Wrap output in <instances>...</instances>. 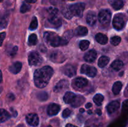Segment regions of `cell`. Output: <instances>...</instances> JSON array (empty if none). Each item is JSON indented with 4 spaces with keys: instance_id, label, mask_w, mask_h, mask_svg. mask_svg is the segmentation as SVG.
<instances>
[{
    "instance_id": "13",
    "label": "cell",
    "mask_w": 128,
    "mask_h": 127,
    "mask_svg": "<svg viewBox=\"0 0 128 127\" xmlns=\"http://www.w3.org/2000/svg\"><path fill=\"white\" fill-rule=\"evenodd\" d=\"M120 107V103L118 101H112L107 105V112L110 115L112 114L119 109Z\"/></svg>"
},
{
    "instance_id": "9",
    "label": "cell",
    "mask_w": 128,
    "mask_h": 127,
    "mask_svg": "<svg viewBox=\"0 0 128 127\" xmlns=\"http://www.w3.org/2000/svg\"><path fill=\"white\" fill-rule=\"evenodd\" d=\"M27 123L31 127H37L39 125V117L35 113H30L26 117Z\"/></svg>"
},
{
    "instance_id": "22",
    "label": "cell",
    "mask_w": 128,
    "mask_h": 127,
    "mask_svg": "<svg viewBox=\"0 0 128 127\" xmlns=\"http://www.w3.org/2000/svg\"><path fill=\"white\" fill-rule=\"evenodd\" d=\"M95 38H96V41L98 43L101 44L102 45L106 44L108 42V38L107 36L102 33L97 34L95 36Z\"/></svg>"
},
{
    "instance_id": "4",
    "label": "cell",
    "mask_w": 128,
    "mask_h": 127,
    "mask_svg": "<svg viewBox=\"0 0 128 127\" xmlns=\"http://www.w3.org/2000/svg\"><path fill=\"white\" fill-rule=\"evenodd\" d=\"M126 22V17L124 14L118 13L114 17L112 26L118 31L122 30L124 27Z\"/></svg>"
},
{
    "instance_id": "46",
    "label": "cell",
    "mask_w": 128,
    "mask_h": 127,
    "mask_svg": "<svg viewBox=\"0 0 128 127\" xmlns=\"http://www.w3.org/2000/svg\"><path fill=\"white\" fill-rule=\"evenodd\" d=\"M88 114H90V115L92 114V111H91V110H88Z\"/></svg>"
},
{
    "instance_id": "39",
    "label": "cell",
    "mask_w": 128,
    "mask_h": 127,
    "mask_svg": "<svg viewBox=\"0 0 128 127\" xmlns=\"http://www.w3.org/2000/svg\"><path fill=\"white\" fill-rule=\"evenodd\" d=\"M5 36H6V33L5 32H2L1 34V46L2 45L4 39L5 38Z\"/></svg>"
},
{
    "instance_id": "36",
    "label": "cell",
    "mask_w": 128,
    "mask_h": 127,
    "mask_svg": "<svg viewBox=\"0 0 128 127\" xmlns=\"http://www.w3.org/2000/svg\"><path fill=\"white\" fill-rule=\"evenodd\" d=\"M48 96L47 93H46V92H41L38 95V98L41 101L46 100L48 99Z\"/></svg>"
},
{
    "instance_id": "1",
    "label": "cell",
    "mask_w": 128,
    "mask_h": 127,
    "mask_svg": "<svg viewBox=\"0 0 128 127\" xmlns=\"http://www.w3.org/2000/svg\"><path fill=\"white\" fill-rule=\"evenodd\" d=\"M53 73V69L50 66H44L36 70L34 73V82L35 85L40 88L45 87L48 84Z\"/></svg>"
},
{
    "instance_id": "19",
    "label": "cell",
    "mask_w": 128,
    "mask_h": 127,
    "mask_svg": "<svg viewBox=\"0 0 128 127\" xmlns=\"http://www.w3.org/2000/svg\"><path fill=\"white\" fill-rule=\"evenodd\" d=\"M109 3L116 10L120 9L124 6V1L122 0H109Z\"/></svg>"
},
{
    "instance_id": "8",
    "label": "cell",
    "mask_w": 128,
    "mask_h": 127,
    "mask_svg": "<svg viewBox=\"0 0 128 127\" xmlns=\"http://www.w3.org/2000/svg\"><path fill=\"white\" fill-rule=\"evenodd\" d=\"M50 59L51 61L56 63L62 62L66 60L64 56L60 51H56L52 52L50 56Z\"/></svg>"
},
{
    "instance_id": "50",
    "label": "cell",
    "mask_w": 128,
    "mask_h": 127,
    "mask_svg": "<svg viewBox=\"0 0 128 127\" xmlns=\"http://www.w3.org/2000/svg\"><path fill=\"white\" fill-rule=\"evenodd\" d=\"M1 2H2V0H1Z\"/></svg>"
},
{
    "instance_id": "10",
    "label": "cell",
    "mask_w": 128,
    "mask_h": 127,
    "mask_svg": "<svg viewBox=\"0 0 128 127\" xmlns=\"http://www.w3.org/2000/svg\"><path fill=\"white\" fill-rule=\"evenodd\" d=\"M69 82L67 80H61L54 87V92L56 93L62 92L65 89L68 88Z\"/></svg>"
},
{
    "instance_id": "6",
    "label": "cell",
    "mask_w": 128,
    "mask_h": 127,
    "mask_svg": "<svg viewBox=\"0 0 128 127\" xmlns=\"http://www.w3.org/2000/svg\"><path fill=\"white\" fill-rule=\"evenodd\" d=\"M111 12L109 9H102L99 13L98 19L101 24H108L111 21Z\"/></svg>"
},
{
    "instance_id": "38",
    "label": "cell",
    "mask_w": 128,
    "mask_h": 127,
    "mask_svg": "<svg viewBox=\"0 0 128 127\" xmlns=\"http://www.w3.org/2000/svg\"><path fill=\"white\" fill-rule=\"evenodd\" d=\"M17 51H18V47L17 46H14V47H13L12 49H11V51H10L9 53H10V56H13V55L16 54Z\"/></svg>"
},
{
    "instance_id": "37",
    "label": "cell",
    "mask_w": 128,
    "mask_h": 127,
    "mask_svg": "<svg viewBox=\"0 0 128 127\" xmlns=\"http://www.w3.org/2000/svg\"><path fill=\"white\" fill-rule=\"evenodd\" d=\"M72 35H73V33H72V31H68L67 32H66L64 34V37L66 39H67L68 41L70 39H71L72 37Z\"/></svg>"
},
{
    "instance_id": "2",
    "label": "cell",
    "mask_w": 128,
    "mask_h": 127,
    "mask_svg": "<svg viewBox=\"0 0 128 127\" xmlns=\"http://www.w3.org/2000/svg\"><path fill=\"white\" fill-rule=\"evenodd\" d=\"M84 8V3L78 2L64 7L63 9L62 10V13L66 19H71L74 16L82 17Z\"/></svg>"
},
{
    "instance_id": "32",
    "label": "cell",
    "mask_w": 128,
    "mask_h": 127,
    "mask_svg": "<svg viewBox=\"0 0 128 127\" xmlns=\"http://www.w3.org/2000/svg\"><path fill=\"white\" fill-rule=\"evenodd\" d=\"M121 41V38L120 37H119V36H114V37H111L110 42H111V44L114 46H116L120 43Z\"/></svg>"
},
{
    "instance_id": "15",
    "label": "cell",
    "mask_w": 128,
    "mask_h": 127,
    "mask_svg": "<svg viewBox=\"0 0 128 127\" xmlns=\"http://www.w3.org/2000/svg\"><path fill=\"white\" fill-rule=\"evenodd\" d=\"M96 57H97V52L95 50L92 49L86 52L84 59L87 62L92 63V62H94L95 60L96 59Z\"/></svg>"
},
{
    "instance_id": "33",
    "label": "cell",
    "mask_w": 128,
    "mask_h": 127,
    "mask_svg": "<svg viewBox=\"0 0 128 127\" xmlns=\"http://www.w3.org/2000/svg\"><path fill=\"white\" fill-rule=\"evenodd\" d=\"M31 9V6H30L28 4L23 3L21 6V8H20V12L21 13H25V12L29 11Z\"/></svg>"
},
{
    "instance_id": "29",
    "label": "cell",
    "mask_w": 128,
    "mask_h": 127,
    "mask_svg": "<svg viewBox=\"0 0 128 127\" xmlns=\"http://www.w3.org/2000/svg\"><path fill=\"white\" fill-rule=\"evenodd\" d=\"M38 43V37L36 34H32L30 36L28 39V44L30 46H35Z\"/></svg>"
},
{
    "instance_id": "12",
    "label": "cell",
    "mask_w": 128,
    "mask_h": 127,
    "mask_svg": "<svg viewBox=\"0 0 128 127\" xmlns=\"http://www.w3.org/2000/svg\"><path fill=\"white\" fill-rule=\"evenodd\" d=\"M60 110V106L56 103H51L47 108V113L49 116L56 115Z\"/></svg>"
},
{
    "instance_id": "27",
    "label": "cell",
    "mask_w": 128,
    "mask_h": 127,
    "mask_svg": "<svg viewBox=\"0 0 128 127\" xmlns=\"http://www.w3.org/2000/svg\"><path fill=\"white\" fill-rule=\"evenodd\" d=\"M11 117L10 114L6 110L4 109H1V123L6 122Z\"/></svg>"
},
{
    "instance_id": "3",
    "label": "cell",
    "mask_w": 128,
    "mask_h": 127,
    "mask_svg": "<svg viewBox=\"0 0 128 127\" xmlns=\"http://www.w3.org/2000/svg\"><path fill=\"white\" fill-rule=\"evenodd\" d=\"M44 39L46 43L53 47L64 46L68 42V41L64 37H61L55 32H49V31L44 32Z\"/></svg>"
},
{
    "instance_id": "48",
    "label": "cell",
    "mask_w": 128,
    "mask_h": 127,
    "mask_svg": "<svg viewBox=\"0 0 128 127\" xmlns=\"http://www.w3.org/2000/svg\"><path fill=\"white\" fill-rule=\"evenodd\" d=\"M127 90H128V88H127Z\"/></svg>"
},
{
    "instance_id": "25",
    "label": "cell",
    "mask_w": 128,
    "mask_h": 127,
    "mask_svg": "<svg viewBox=\"0 0 128 127\" xmlns=\"http://www.w3.org/2000/svg\"><path fill=\"white\" fill-rule=\"evenodd\" d=\"M122 84L121 82L120 81H118L114 83L113 86H112V92L114 95H118L120 93V91L121 90L122 88Z\"/></svg>"
},
{
    "instance_id": "31",
    "label": "cell",
    "mask_w": 128,
    "mask_h": 127,
    "mask_svg": "<svg viewBox=\"0 0 128 127\" xmlns=\"http://www.w3.org/2000/svg\"><path fill=\"white\" fill-rule=\"evenodd\" d=\"M38 26V22L37 18L36 17H33L31 22V24H30V29L31 31H34V30L37 29Z\"/></svg>"
},
{
    "instance_id": "23",
    "label": "cell",
    "mask_w": 128,
    "mask_h": 127,
    "mask_svg": "<svg viewBox=\"0 0 128 127\" xmlns=\"http://www.w3.org/2000/svg\"><path fill=\"white\" fill-rule=\"evenodd\" d=\"M75 96H76V94H74V93H72V92H67L65 93L64 95V102L66 103H68V104H71L72 101L73 100Z\"/></svg>"
},
{
    "instance_id": "14",
    "label": "cell",
    "mask_w": 128,
    "mask_h": 127,
    "mask_svg": "<svg viewBox=\"0 0 128 127\" xmlns=\"http://www.w3.org/2000/svg\"><path fill=\"white\" fill-rule=\"evenodd\" d=\"M48 21L51 24L53 25L55 27H59L61 24V19L58 16V14H50L49 15Z\"/></svg>"
},
{
    "instance_id": "40",
    "label": "cell",
    "mask_w": 128,
    "mask_h": 127,
    "mask_svg": "<svg viewBox=\"0 0 128 127\" xmlns=\"http://www.w3.org/2000/svg\"><path fill=\"white\" fill-rule=\"evenodd\" d=\"M26 2H29V3H34L37 1V0H24Z\"/></svg>"
},
{
    "instance_id": "34",
    "label": "cell",
    "mask_w": 128,
    "mask_h": 127,
    "mask_svg": "<svg viewBox=\"0 0 128 127\" xmlns=\"http://www.w3.org/2000/svg\"><path fill=\"white\" fill-rule=\"evenodd\" d=\"M8 22V17L4 16L2 19H1V29H2L3 28L6 27L7 26Z\"/></svg>"
},
{
    "instance_id": "26",
    "label": "cell",
    "mask_w": 128,
    "mask_h": 127,
    "mask_svg": "<svg viewBox=\"0 0 128 127\" xmlns=\"http://www.w3.org/2000/svg\"><path fill=\"white\" fill-rule=\"evenodd\" d=\"M111 67L115 70L118 71L123 67V62L120 60H116L112 62Z\"/></svg>"
},
{
    "instance_id": "11",
    "label": "cell",
    "mask_w": 128,
    "mask_h": 127,
    "mask_svg": "<svg viewBox=\"0 0 128 127\" xmlns=\"http://www.w3.org/2000/svg\"><path fill=\"white\" fill-rule=\"evenodd\" d=\"M62 72L68 77H72L76 74V68L72 65L68 64L64 67Z\"/></svg>"
},
{
    "instance_id": "17",
    "label": "cell",
    "mask_w": 128,
    "mask_h": 127,
    "mask_svg": "<svg viewBox=\"0 0 128 127\" xmlns=\"http://www.w3.org/2000/svg\"><path fill=\"white\" fill-rule=\"evenodd\" d=\"M73 82L77 88H82L87 85L88 83V80L83 77H78L74 80Z\"/></svg>"
},
{
    "instance_id": "35",
    "label": "cell",
    "mask_w": 128,
    "mask_h": 127,
    "mask_svg": "<svg viewBox=\"0 0 128 127\" xmlns=\"http://www.w3.org/2000/svg\"><path fill=\"white\" fill-rule=\"evenodd\" d=\"M71 114V110L70 108H66L62 112V116L64 118H66L68 117H70V115Z\"/></svg>"
},
{
    "instance_id": "7",
    "label": "cell",
    "mask_w": 128,
    "mask_h": 127,
    "mask_svg": "<svg viewBox=\"0 0 128 127\" xmlns=\"http://www.w3.org/2000/svg\"><path fill=\"white\" fill-rule=\"evenodd\" d=\"M81 73L86 75L90 77H94L97 74V69L94 67L84 64L81 67Z\"/></svg>"
},
{
    "instance_id": "5",
    "label": "cell",
    "mask_w": 128,
    "mask_h": 127,
    "mask_svg": "<svg viewBox=\"0 0 128 127\" xmlns=\"http://www.w3.org/2000/svg\"><path fill=\"white\" fill-rule=\"evenodd\" d=\"M42 62V59L38 52L36 51L30 52L28 56V63L30 65L38 66L41 64Z\"/></svg>"
},
{
    "instance_id": "30",
    "label": "cell",
    "mask_w": 128,
    "mask_h": 127,
    "mask_svg": "<svg viewBox=\"0 0 128 127\" xmlns=\"http://www.w3.org/2000/svg\"><path fill=\"white\" fill-rule=\"evenodd\" d=\"M90 44V42L88 41H87V40H82V41H80V47L82 51H85L87 49H88Z\"/></svg>"
},
{
    "instance_id": "18",
    "label": "cell",
    "mask_w": 128,
    "mask_h": 127,
    "mask_svg": "<svg viewBox=\"0 0 128 127\" xmlns=\"http://www.w3.org/2000/svg\"><path fill=\"white\" fill-rule=\"evenodd\" d=\"M22 68V64L20 62H16L10 67L9 70L11 73L14 74H17L21 71Z\"/></svg>"
},
{
    "instance_id": "16",
    "label": "cell",
    "mask_w": 128,
    "mask_h": 127,
    "mask_svg": "<svg viewBox=\"0 0 128 127\" xmlns=\"http://www.w3.org/2000/svg\"><path fill=\"white\" fill-rule=\"evenodd\" d=\"M86 99L84 97L80 95H76V96L74 98L73 100L72 101L71 103V105L72 107H78L80 105H82L85 102Z\"/></svg>"
},
{
    "instance_id": "41",
    "label": "cell",
    "mask_w": 128,
    "mask_h": 127,
    "mask_svg": "<svg viewBox=\"0 0 128 127\" xmlns=\"http://www.w3.org/2000/svg\"><path fill=\"white\" fill-rule=\"evenodd\" d=\"M92 107V104H91V103H86V105H85V107H86V108H90V107Z\"/></svg>"
},
{
    "instance_id": "49",
    "label": "cell",
    "mask_w": 128,
    "mask_h": 127,
    "mask_svg": "<svg viewBox=\"0 0 128 127\" xmlns=\"http://www.w3.org/2000/svg\"><path fill=\"white\" fill-rule=\"evenodd\" d=\"M63 1H67V0H63Z\"/></svg>"
},
{
    "instance_id": "43",
    "label": "cell",
    "mask_w": 128,
    "mask_h": 127,
    "mask_svg": "<svg viewBox=\"0 0 128 127\" xmlns=\"http://www.w3.org/2000/svg\"><path fill=\"white\" fill-rule=\"evenodd\" d=\"M96 113H98V115H101V114H102V112H101V111L100 110H96Z\"/></svg>"
},
{
    "instance_id": "20",
    "label": "cell",
    "mask_w": 128,
    "mask_h": 127,
    "mask_svg": "<svg viewBox=\"0 0 128 127\" xmlns=\"http://www.w3.org/2000/svg\"><path fill=\"white\" fill-rule=\"evenodd\" d=\"M97 21V17L94 12H89L86 16V22L90 26H94Z\"/></svg>"
},
{
    "instance_id": "47",
    "label": "cell",
    "mask_w": 128,
    "mask_h": 127,
    "mask_svg": "<svg viewBox=\"0 0 128 127\" xmlns=\"http://www.w3.org/2000/svg\"><path fill=\"white\" fill-rule=\"evenodd\" d=\"M51 127V126H50V125H49V126H48V127Z\"/></svg>"
},
{
    "instance_id": "28",
    "label": "cell",
    "mask_w": 128,
    "mask_h": 127,
    "mask_svg": "<svg viewBox=\"0 0 128 127\" xmlns=\"http://www.w3.org/2000/svg\"><path fill=\"white\" fill-rule=\"evenodd\" d=\"M104 100V97L101 93H98L95 95L93 98V101L98 106H100Z\"/></svg>"
},
{
    "instance_id": "45",
    "label": "cell",
    "mask_w": 128,
    "mask_h": 127,
    "mask_svg": "<svg viewBox=\"0 0 128 127\" xmlns=\"http://www.w3.org/2000/svg\"><path fill=\"white\" fill-rule=\"evenodd\" d=\"M80 113H84V108H80Z\"/></svg>"
},
{
    "instance_id": "24",
    "label": "cell",
    "mask_w": 128,
    "mask_h": 127,
    "mask_svg": "<svg viewBox=\"0 0 128 127\" xmlns=\"http://www.w3.org/2000/svg\"><path fill=\"white\" fill-rule=\"evenodd\" d=\"M110 62V58L107 56H101L98 61V66L101 68H103L107 65Z\"/></svg>"
},
{
    "instance_id": "21",
    "label": "cell",
    "mask_w": 128,
    "mask_h": 127,
    "mask_svg": "<svg viewBox=\"0 0 128 127\" xmlns=\"http://www.w3.org/2000/svg\"><path fill=\"white\" fill-rule=\"evenodd\" d=\"M88 33V30L84 26H78L75 29L74 34L77 36H84Z\"/></svg>"
},
{
    "instance_id": "44",
    "label": "cell",
    "mask_w": 128,
    "mask_h": 127,
    "mask_svg": "<svg viewBox=\"0 0 128 127\" xmlns=\"http://www.w3.org/2000/svg\"><path fill=\"white\" fill-rule=\"evenodd\" d=\"M98 127L96 125H94V124H91V125H90L87 126V127Z\"/></svg>"
},
{
    "instance_id": "42",
    "label": "cell",
    "mask_w": 128,
    "mask_h": 127,
    "mask_svg": "<svg viewBox=\"0 0 128 127\" xmlns=\"http://www.w3.org/2000/svg\"><path fill=\"white\" fill-rule=\"evenodd\" d=\"M78 127L73 125H72V124H70V123H68V124L66 125V127Z\"/></svg>"
}]
</instances>
